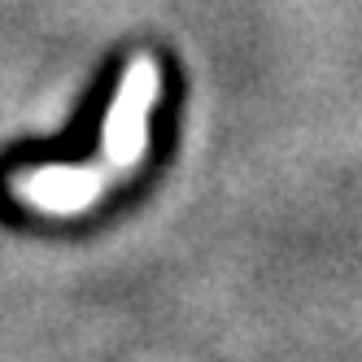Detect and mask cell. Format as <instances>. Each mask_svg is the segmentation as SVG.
Wrapping results in <instances>:
<instances>
[{
	"instance_id": "1",
	"label": "cell",
	"mask_w": 362,
	"mask_h": 362,
	"mask_svg": "<svg viewBox=\"0 0 362 362\" xmlns=\"http://www.w3.org/2000/svg\"><path fill=\"white\" fill-rule=\"evenodd\" d=\"M158 100H162V62L144 53L118 74L114 100L100 118V144L92 158L74 166H35L27 179H18V192L44 214L92 210L114 184H127L140 170Z\"/></svg>"
}]
</instances>
